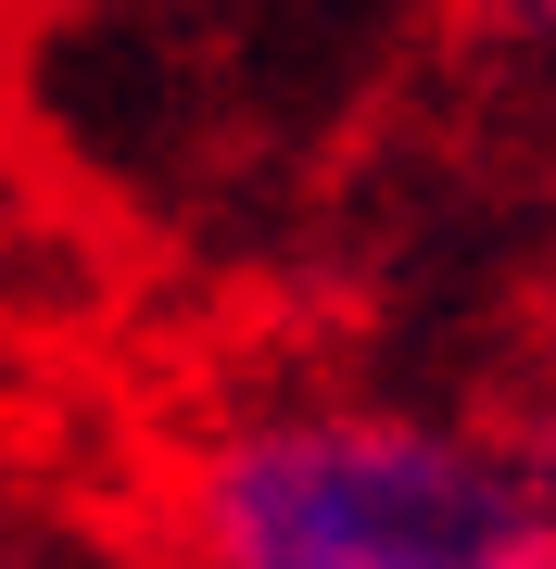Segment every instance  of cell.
<instances>
[{"mask_svg":"<svg viewBox=\"0 0 556 569\" xmlns=\"http://www.w3.org/2000/svg\"><path fill=\"white\" fill-rule=\"evenodd\" d=\"M190 569H556V456L431 406H266L178 468Z\"/></svg>","mask_w":556,"mask_h":569,"instance_id":"6da1fadb","label":"cell"},{"mask_svg":"<svg viewBox=\"0 0 556 569\" xmlns=\"http://www.w3.org/2000/svg\"><path fill=\"white\" fill-rule=\"evenodd\" d=\"M494 39H518V51H556V0H468Z\"/></svg>","mask_w":556,"mask_h":569,"instance_id":"7a4b0ae2","label":"cell"},{"mask_svg":"<svg viewBox=\"0 0 556 569\" xmlns=\"http://www.w3.org/2000/svg\"><path fill=\"white\" fill-rule=\"evenodd\" d=\"M0 569H39V557H26V545H13V519H0Z\"/></svg>","mask_w":556,"mask_h":569,"instance_id":"3957f363","label":"cell"}]
</instances>
